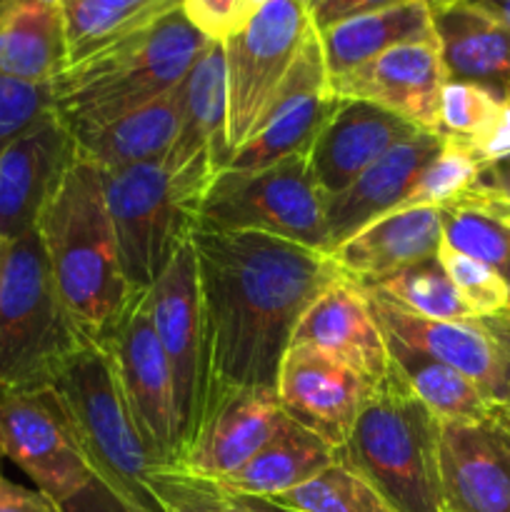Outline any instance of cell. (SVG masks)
Segmentation results:
<instances>
[{
	"mask_svg": "<svg viewBox=\"0 0 510 512\" xmlns=\"http://www.w3.org/2000/svg\"><path fill=\"white\" fill-rule=\"evenodd\" d=\"M190 240L208 335L210 413L223 395L275 390L295 325L343 273L330 255L265 233L195 230Z\"/></svg>",
	"mask_w": 510,
	"mask_h": 512,
	"instance_id": "6da1fadb",
	"label": "cell"
},
{
	"mask_svg": "<svg viewBox=\"0 0 510 512\" xmlns=\"http://www.w3.org/2000/svg\"><path fill=\"white\" fill-rule=\"evenodd\" d=\"M38 235L75 328L88 343L103 345L143 293L125 278L98 165L75 158L40 213Z\"/></svg>",
	"mask_w": 510,
	"mask_h": 512,
	"instance_id": "7a4b0ae2",
	"label": "cell"
},
{
	"mask_svg": "<svg viewBox=\"0 0 510 512\" xmlns=\"http://www.w3.org/2000/svg\"><path fill=\"white\" fill-rule=\"evenodd\" d=\"M210 40L183 8L68 65L53 80L55 118L75 145L183 83Z\"/></svg>",
	"mask_w": 510,
	"mask_h": 512,
	"instance_id": "3957f363",
	"label": "cell"
},
{
	"mask_svg": "<svg viewBox=\"0 0 510 512\" xmlns=\"http://www.w3.org/2000/svg\"><path fill=\"white\" fill-rule=\"evenodd\" d=\"M440 420L390 373L373 388L338 458L358 470L395 512H443Z\"/></svg>",
	"mask_w": 510,
	"mask_h": 512,
	"instance_id": "277c9868",
	"label": "cell"
},
{
	"mask_svg": "<svg viewBox=\"0 0 510 512\" xmlns=\"http://www.w3.org/2000/svg\"><path fill=\"white\" fill-rule=\"evenodd\" d=\"M50 388L58 393L73 423L95 478L135 512H165L150 488L158 465L140 438L108 350L95 343L83 345L55 375Z\"/></svg>",
	"mask_w": 510,
	"mask_h": 512,
	"instance_id": "5b68a950",
	"label": "cell"
},
{
	"mask_svg": "<svg viewBox=\"0 0 510 512\" xmlns=\"http://www.w3.org/2000/svg\"><path fill=\"white\" fill-rule=\"evenodd\" d=\"M88 340L50 275L38 228L8 243L0 273V388H43Z\"/></svg>",
	"mask_w": 510,
	"mask_h": 512,
	"instance_id": "8992f818",
	"label": "cell"
},
{
	"mask_svg": "<svg viewBox=\"0 0 510 512\" xmlns=\"http://www.w3.org/2000/svg\"><path fill=\"white\" fill-rule=\"evenodd\" d=\"M100 173L125 278L135 293H148L193 238L205 190L170 173L163 160Z\"/></svg>",
	"mask_w": 510,
	"mask_h": 512,
	"instance_id": "52a82bcc",
	"label": "cell"
},
{
	"mask_svg": "<svg viewBox=\"0 0 510 512\" xmlns=\"http://www.w3.org/2000/svg\"><path fill=\"white\" fill-rule=\"evenodd\" d=\"M195 230H250L333 253L325 195L310 173L308 153L290 155L255 173L220 170L205 193Z\"/></svg>",
	"mask_w": 510,
	"mask_h": 512,
	"instance_id": "ba28073f",
	"label": "cell"
},
{
	"mask_svg": "<svg viewBox=\"0 0 510 512\" xmlns=\"http://www.w3.org/2000/svg\"><path fill=\"white\" fill-rule=\"evenodd\" d=\"M313 28L310 13L300 0H265L223 40L228 160L263 123Z\"/></svg>",
	"mask_w": 510,
	"mask_h": 512,
	"instance_id": "9c48e42d",
	"label": "cell"
},
{
	"mask_svg": "<svg viewBox=\"0 0 510 512\" xmlns=\"http://www.w3.org/2000/svg\"><path fill=\"white\" fill-rule=\"evenodd\" d=\"M145 300L173 378L175 415L185 458L210 405L208 335L193 240L175 253L163 275L145 293Z\"/></svg>",
	"mask_w": 510,
	"mask_h": 512,
	"instance_id": "30bf717a",
	"label": "cell"
},
{
	"mask_svg": "<svg viewBox=\"0 0 510 512\" xmlns=\"http://www.w3.org/2000/svg\"><path fill=\"white\" fill-rule=\"evenodd\" d=\"M0 453L58 505L95 478L50 385L0 388Z\"/></svg>",
	"mask_w": 510,
	"mask_h": 512,
	"instance_id": "8fae6325",
	"label": "cell"
},
{
	"mask_svg": "<svg viewBox=\"0 0 510 512\" xmlns=\"http://www.w3.org/2000/svg\"><path fill=\"white\" fill-rule=\"evenodd\" d=\"M360 288V285H358ZM363 290L370 313L385 335L450 365L473 380L490 403L510 410V315L470 320H430L403 305Z\"/></svg>",
	"mask_w": 510,
	"mask_h": 512,
	"instance_id": "7c38bea8",
	"label": "cell"
},
{
	"mask_svg": "<svg viewBox=\"0 0 510 512\" xmlns=\"http://www.w3.org/2000/svg\"><path fill=\"white\" fill-rule=\"evenodd\" d=\"M103 348L113 360L125 403L153 463L158 470L180 468L183 448L175 415L173 378L150 320L145 293L130 305Z\"/></svg>",
	"mask_w": 510,
	"mask_h": 512,
	"instance_id": "4fadbf2b",
	"label": "cell"
},
{
	"mask_svg": "<svg viewBox=\"0 0 510 512\" xmlns=\"http://www.w3.org/2000/svg\"><path fill=\"white\" fill-rule=\"evenodd\" d=\"M343 100L330 93L328 68L318 30H310L283 88L275 95L263 123L240 145L223 170L255 173L298 153H310L320 130L325 128Z\"/></svg>",
	"mask_w": 510,
	"mask_h": 512,
	"instance_id": "5bb4252c",
	"label": "cell"
},
{
	"mask_svg": "<svg viewBox=\"0 0 510 512\" xmlns=\"http://www.w3.org/2000/svg\"><path fill=\"white\" fill-rule=\"evenodd\" d=\"M373 388L375 385L340 360L293 345L280 363L275 398L285 418L340 450L348 443Z\"/></svg>",
	"mask_w": 510,
	"mask_h": 512,
	"instance_id": "9a60e30c",
	"label": "cell"
},
{
	"mask_svg": "<svg viewBox=\"0 0 510 512\" xmlns=\"http://www.w3.org/2000/svg\"><path fill=\"white\" fill-rule=\"evenodd\" d=\"M440 490L450 512H510V413L440 423Z\"/></svg>",
	"mask_w": 510,
	"mask_h": 512,
	"instance_id": "2e32d148",
	"label": "cell"
},
{
	"mask_svg": "<svg viewBox=\"0 0 510 512\" xmlns=\"http://www.w3.org/2000/svg\"><path fill=\"white\" fill-rule=\"evenodd\" d=\"M340 100H365L390 110L425 133H440V93L448 73L438 43H405L350 73L328 78Z\"/></svg>",
	"mask_w": 510,
	"mask_h": 512,
	"instance_id": "e0dca14e",
	"label": "cell"
},
{
	"mask_svg": "<svg viewBox=\"0 0 510 512\" xmlns=\"http://www.w3.org/2000/svg\"><path fill=\"white\" fill-rule=\"evenodd\" d=\"M225 123V50L220 40H210L183 78V115L178 135L163 158L165 168L208 193L215 175L228 165Z\"/></svg>",
	"mask_w": 510,
	"mask_h": 512,
	"instance_id": "ac0fdd59",
	"label": "cell"
},
{
	"mask_svg": "<svg viewBox=\"0 0 510 512\" xmlns=\"http://www.w3.org/2000/svg\"><path fill=\"white\" fill-rule=\"evenodd\" d=\"M75 158L78 145L55 115L0 155V240L13 243L38 228Z\"/></svg>",
	"mask_w": 510,
	"mask_h": 512,
	"instance_id": "d6986e66",
	"label": "cell"
},
{
	"mask_svg": "<svg viewBox=\"0 0 510 512\" xmlns=\"http://www.w3.org/2000/svg\"><path fill=\"white\" fill-rule=\"evenodd\" d=\"M293 345L320 350L340 360L363 375L370 385H378L393 368L383 328L370 313L358 283L345 275L323 290L305 310L295 325L290 348Z\"/></svg>",
	"mask_w": 510,
	"mask_h": 512,
	"instance_id": "ffe728a7",
	"label": "cell"
},
{
	"mask_svg": "<svg viewBox=\"0 0 510 512\" xmlns=\"http://www.w3.org/2000/svg\"><path fill=\"white\" fill-rule=\"evenodd\" d=\"M420 133L408 120L365 100H343L310 145L308 163L325 200L355 183L390 148Z\"/></svg>",
	"mask_w": 510,
	"mask_h": 512,
	"instance_id": "44dd1931",
	"label": "cell"
},
{
	"mask_svg": "<svg viewBox=\"0 0 510 512\" xmlns=\"http://www.w3.org/2000/svg\"><path fill=\"white\" fill-rule=\"evenodd\" d=\"M275 390H238L210 408L180 468L195 478L220 483L270 443L283 423Z\"/></svg>",
	"mask_w": 510,
	"mask_h": 512,
	"instance_id": "7402d4cb",
	"label": "cell"
},
{
	"mask_svg": "<svg viewBox=\"0 0 510 512\" xmlns=\"http://www.w3.org/2000/svg\"><path fill=\"white\" fill-rule=\"evenodd\" d=\"M440 148H443V135L420 130L413 138L403 140L390 148L383 158L375 160L350 188L325 200L333 248L353 238L373 220L393 213L410 193V188L418 183L423 170L433 163Z\"/></svg>",
	"mask_w": 510,
	"mask_h": 512,
	"instance_id": "603a6c76",
	"label": "cell"
},
{
	"mask_svg": "<svg viewBox=\"0 0 510 512\" xmlns=\"http://www.w3.org/2000/svg\"><path fill=\"white\" fill-rule=\"evenodd\" d=\"M443 243L440 208L395 210L335 245L330 258L353 283H378L420 260L435 258Z\"/></svg>",
	"mask_w": 510,
	"mask_h": 512,
	"instance_id": "cb8c5ba5",
	"label": "cell"
},
{
	"mask_svg": "<svg viewBox=\"0 0 510 512\" xmlns=\"http://www.w3.org/2000/svg\"><path fill=\"white\" fill-rule=\"evenodd\" d=\"M430 15L448 80L483 85L510 103V30L470 3Z\"/></svg>",
	"mask_w": 510,
	"mask_h": 512,
	"instance_id": "d4e9b609",
	"label": "cell"
},
{
	"mask_svg": "<svg viewBox=\"0 0 510 512\" xmlns=\"http://www.w3.org/2000/svg\"><path fill=\"white\" fill-rule=\"evenodd\" d=\"M68 68L58 0H5L0 5V75L53 83Z\"/></svg>",
	"mask_w": 510,
	"mask_h": 512,
	"instance_id": "484cf974",
	"label": "cell"
},
{
	"mask_svg": "<svg viewBox=\"0 0 510 512\" xmlns=\"http://www.w3.org/2000/svg\"><path fill=\"white\" fill-rule=\"evenodd\" d=\"M335 458L338 450L290 418H283L278 433L260 453L215 485L238 498L273 500L313 480L333 465Z\"/></svg>",
	"mask_w": 510,
	"mask_h": 512,
	"instance_id": "4316f807",
	"label": "cell"
},
{
	"mask_svg": "<svg viewBox=\"0 0 510 512\" xmlns=\"http://www.w3.org/2000/svg\"><path fill=\"white\" fill-rule=\"evenodd\" d=\"M318 38L328 78L350 73L395 45L438 43L430 10L408 0L343 20L333 28L320 30Z\"/></svg>",
	"mask_w": 510,
	"mask_h": 512,
	"instance_id": "83f0119b",
	"label": "cell"
},
{
	"mask_svg": "<svg viewBox=\"0 0 510 512\" xmlns=\"http://www.w3.org/2000/svg\"><path fill=\"white\" fill-rule=\"evenodd\" d=\"M180 115H183V83L153 103L123 115L90 138L80 140L78 155L98 165L100 170L163 160L178 135Z\"/></svg>",
	"mask_w": 510,
	"mask_h": 512,
	"instance_id": "f1b7e54d",
	"label": "cell"
},
{
	"mask_svg": "<svg viewBox=\"0 0 510 512\" xmlns=\"http://www.w3.org/2000/svg\"><path fill=\"white\" fill-rule=\"evenodd\" d=\"M58 5L68 65H75L183 8V0H58Z\"/></svg>",
	"mask_w": 510,
	"mask_h": 512,
	"instance_id": "f546056e",
	"label": "cell"
},
{
	"mask_svg": "<svg viewBox=\"0 0 510 512\" xmlns=\"http://www.w3.org/2000/svg\"><path fill=\"white\" fill-rule=\"evenodd\" d=\"M385 340L393 368L440 423H473L498 410L473 380L455 368L400 343L393 335H385Z\"/></svg>",
	"mask_w": 510,
	"mask_h": 512,
	"instance_id": "4dcf8cb0",
	"label": "cell"
},
{
	"mask_svg": "<svg viewBox=\"0 0 510 512\" xmlns=\"http://www.w3.org/2000/svg\"><path fill=\"white\" fill-rule=\"evenodd\" d=\"M360 288H368L393 303L403 305L410 313L430 320H470L478 318L473 310L460 298L458 288L448 273L443 270L438 258L420 260V263L408 265L398 270L390 278L378 280V283H358Z\"/></svg>",
	"mask_w": 510,
	"mask_h": 512,
	"instance_id": "1f68e13d",
	"label": "cell"
},
{
	"mask_svg": "<svg viewBox=\"0 0 510 512\" xmlns=\"http://www.w3.org/2000/svg\"><path fill=\"white\" fill-rule=\"evenodd\" d=\"M268 503L293 512H395L358 470L340 458L313 480Z\"/></svg>",
	"mask_w": 510,
	"mask_h": 512,
	"instance_id": "d6a6232c",
	"label": "cell"
},
{
	"mask_svg": "<svg viewBox=\"0 0 510 512\" xmlns=\"http://www.w3.org/2000/svg\"><path fill=\"white\" fill-rule=\"evenodd\" d=\"M480 160L465 148L458 140L443 138V148L435 155L433 163L423 170L418 183L410 188L403 203L395 210H410V208H445V205L458 203L460 198L475 188L480 178ZM393 210V213H395Z\"/></svg>",
	"mask_w": 510,
	"mask_h": 512,
	"instance_id": "836d02e7",
	"label": "cell"
},
{
	"mask_svg": "<svg viewBox=\"0 0 510 512\" xmlns=\"http://www.w3.org/2000/svg\"><path fill=\"white\" fill-rule=\"evenodd\" d=\"M443 243L503 273L510 260V230L470 200L440 208Z\"/></svg>",
	"mask_w": 510,
	"mask_h": 512,
	"instance_id": "e575fe53",
	"label": "cell"
},
{
	"mask_svg": "<svg viewBox=\"0 0 510 512\" xmlns=\"http://www.w3.org/2000/svg\"><path fill=\"white\" fill-rule=\"evenodd\" d=\"M505 105L508 100L483 85L448 80L440 93V135L463 145L475 143L480 135L488 133Z\"/></svg>",
	"mask_w": 510,
	"mask_h": 512,
	"instance_id": "d590c367",
	"label": "cell"
},
{
	"mask_svg": "<svg viewBox=\"0 0 510 512\" xmlns=\"http://www.w3.org/2000/svg\"><path fill=\"white\" fill-rule=\"evenodd\" d=\"M435 258L440 260L443 270L453 285L458 288L460 298L465 300L470 310L478 318H488V315H503L510 310V285L503 278V273L490 265L480 263V260L468 258V255L458 253V250L448 248L440 243Z\"/></svg>",
	"mask_w": 510,
	"mask_h": 512,
	"instance_id": "8d00e7d4",
	"label": "cell"
},
{
	"mask_svg": "<svg viewBox=\"0 0 510 512\" xmlns=\"http://www.w3.org/2000/svg\"><path fill=\"white\" fill-rule=\"evenodd\" d=\"M53 115V83H25L0 75V155Z\"/></svg>",
	"mask_w": 510,
	"mask_h": 512,
	"instance_id": "74e56055",
	"label": "cell"
},
{
	"mask_svg": "<svg viewBox=\"0 0 510 512\" xmlns=\"http://www.w3.org/2000/svg\"><path fill=\"white\" fill-rule=\"evenodd\" d=\"M150 488L165 512H228L225 493L213 480L195 478L183 468L155 470Z\"/></svg>",
	"mask_w": 510,
	"mask_h": 512,
	"instance_id": "f35d334b",
	"label": "cell"
},
{
	"mask_svg": "<svg viewBox=\"0 0 510 512\" xmlns=\"http://www.w3.org/2000/svg\"><path fill=\"white\" fill-rule=\"evenodd\" d=\"M183 10L205 38L220 43L245 23V0H183Z\"/></svg>",
	"mask_w": 510,
	"mask_h": 512,
	"instance_id": "ab89813d",
	"label": "cell"
},
{
	"mask_svg": "<svg viewBox=\"0 0 510 512\" xmlns=\"http://www.w3.org/2000/svg\"><path fill=\"white\" fill-rule=\"evenodd\" d=\"M400 3V0H323L318 8L310 13L315 30H328L333 25L343 23V20L358 18V15L375 13V10L390 8V5Z\"/></svg>",
	"mask_w": 510,
	"mask_h": 512,
	"instance_id": "60d3db41",
	"label": "cell"
},
{
	"mask_svg": "<svg viewBox=\"0 0 510 512\" xmlns=\"http://www.w3.org/2000/svg\"><path fill=\"white\" fill-rule=\"evenodd\" d=\"M63 512H135L120 495H115L103 480L93 478L73 498L60 503Z\"/></svg>",
	"mask_w": 510,
	"mask_h": 512,
	"instance_id": "b9f144b4",
	"label": "cell"
},
{
	"mask_svg": "<svg viewBox=\"0 0 510 512\" xmlns=\"http://www.w3.org/2000/svg\"><path fill=\"white\" fill-rule=\"evenodd\" d=\"M0 512H63L55 500L40 490H28L23 485L0 475Z\"/></svg>",
	"mask_w": 510,
	"mask_h": 512,
	"instance_id": "7bdbcfd3",
	"label": "cell"
},
{
	"mask_svg": "<svg viewBox=\"0 0 510 512\" xmlns=\"http://www.w3.org/2000/svg\"><path fill=\"white\" fill-rule=\"evenodd\" d=\"M473 190L475 193L490 195V198H498L510 205V155L503 160H495V163L483 165L480 178Z\"/></svg>",
	"mask_w": 510,
	"mask_h": 512,
	"instance_id": "ee69618b",
	"label": "cell"
},
{
	"mask_svg": "<svg viewBox=\"0 0 510 512\" xmlns=\"http://www.w3.org/2000/svg\"><path fill=\"white\" fill-rule=\"evenodd\" d=\"M460 200H470V203L480 205V208H483L485 213L493 215V218L498 220V223H503L505 228L510 230V205L508 203H503V200H498V198H490V195L475 193V190H470V193L465 195V198H460Z\"/></svg>",
	"mask_w": 510,
	"mask_h": 512,
	"instance_id": "f6af8a7d",
	"label": "cell"
},
{
	"mask_svg": "<svg viewBox=\"0 0 510 512\" xmlns=\"http://www.w3.org/2000/svg\"><path fill=\"white\" fill-rule=\"evenodd\" d=\"M465 3L483 10L485 15H490V18L498 20L503 28L510 30V0H465Z\"/></svg>",
	"mask_w": 510,
	"mask_h": 512,
	"instance_id": "bcb514c9",
	"label": "cell"
},
{
	"mask_svg": "<svg viewBox=\"0 0 510 512\" xmlns=\"http://www.w3.org/2000/svg\"><path fill=\"white\" fill-rule=\"evenodd\" d=\"M225 510L228 512H265L258 503H255V500L238 498V495H228V493H225Z\"/></svg>",
	"mask_w": 510,
	"mask_h": 512,
	"instance_id": "7dc6e473",
	"label": "cell"
},
{
	"mask_svg": "<svg viewBox=\"0 0 510 512\" xmlns=\"http://www.w3.org/2000/svg\"><path fill=\"white\" fill-rule=\"evenodd\" d=\"M408 3H418V5H423V8H428L430 13H438V10L450 8V5L465 3V0H408Z\"/></svg>",
	"mask_w": 510,
	"mask_h": 512,
	"instance_id": "c3c4849f",
	"label": "cell"
},
{
	"mask_svg": "<svg viewBox=\"0 0 510 512\" xmlns=\"http://www.w3.org/2000/svg\"><path fill=\"white\" fill-rule=\"evenodd\" d=\"M230 495V493H228ZM250 500H255V503L260 505V508H263L265 512H293V510H285V508H278V505H273V503H268V500H260V498H250Z\"/></svg>",
	"mask_w": 510,
	"mask_h": 512,
	"instance_id": "681fc988",
	"label": "cell"
},
{
	"mask_svg": "<svg viewBox=\"0 0 510 512\" xmlns=\"http://www.w3.org/2000/svg\"><path fill=\"white\" fill-rule=\"evenodd\" d=\"M320 3H323V0H300V5H303V8L308 10V13H313V10L318 8Z\"/></svg>",
	"mask_w": 510,
	"mask_h": 512,
	"instance_id": "f907efd6",
	"label": "cell"
},
{
	"mask_svg": "<svg viewBox=\"0 0 510 512\" xmlns=\"http://www.w3.org/2000/svg\"><path fill=\"white\" fill-rule=\"evenodd\" d=\"M5 253H8V243H0V273H3V263H5Z\"/></svg>",
	"mask_w": 510,
	"mask_h": 512,
	"instance_id": "816d5d0a",
	"label": "cell"
},
{
	"mask_svg": "<svg viewBox=\"0 0 510 512\" xmlns=\"http://www.w3.org/2000/svg\"><path fill=\"white\" fill-rule=\"evenodd\" d=\"M503 278L508 280V285H510V260H508V265H505V270H503Z\"/></svg>",
	"mask_w": 510,
	"mask_h": 512,
	"instance_id": "f5cc1de1",
	"label": "cell"
},
{
	"mask_svg": "<svg viewBox=\"0 0 510 512\" xmlns=\"http://www.w3.org/2000/svg\"><path fill=\"white\" fill-rule=\"evenodd\" d=\"M5 3V0H0V5H3Z\"/></svg>",
	"mask_w": 510,
	"mask_h": 512,
	"instance_id": "db71d44e",
	"label": "cell"
},
{
	"mask_svg": "<svg viewBox=\"0 0 510 512\" xmlns=\"http://www.w3.org/2000/svg\"><path fill=\"white\" fill-rule=\"evenodd\" d=\"M0 458H3V453H0Z\"/></svg>",
	"mask_w": 510,
	"mask_h": 512,
	"instance_id": "11a10c76",
	"label": "cell"
},
{
	"mask_svg": "<svg viewBox=\"0 0 510 512\" xmlns=\"http://www.w3.org/2000/svg\"><path fill=\"white\" fill-rule=\"evenodd\" d=\"M443 512H450V510H443Z\"/></svg>",
	"mask_w": 510,
	"mask_h": 512,
	"instance_id": "9f6ffc18",
	"label": "cell"
},
{
	"mask_svg": "<svg viewBox=\"0 0 510 512\" xmlns=\"http://www.w3.org/2000/svg\"><path fill=\"white\" fill-rule=\"evenodd\" d=\"M505 410H508V408H505ZM508 413H510V410H508Z\"/></svg>",
	"mask_w": 510,
	"mask_h": 512,
	"instance_id": "6f0895ef",
	"label": "cell"
},
{
	"mask_svg": "<svg viewBox=\"0 0 510 512\" xmlns=\"http://www.w3.org/2000/svg\"><path fill=\"white\" fill-rule=\"evenodd\" d=\"M508 315H510V310H508Z\"/></svg>",
	"mask_w": 510,
	"mask_h": 512,
	"instance_id": "680465c9",
	"label": "cell"
},
{
	"mask_svg": "<svg viewBox=\"0 0 510 512\" xmlns=\"http://www.w3.org/2000/svg\"><path fill=\"white\" fill-rule=\"evenodd\" d=\"M0 243H3V240H0Z\"/></svg>",
	"mask_w": 510,
	"mask_h": 512,
	"instance_id": "91938a15",
	"label": "cell"
}]
</instances>
